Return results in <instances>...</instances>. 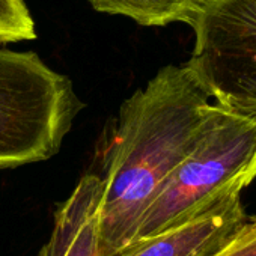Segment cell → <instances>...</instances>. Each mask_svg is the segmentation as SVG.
<instances>
[{"label": "cell", "mask_w": 256, "mask_h": 256, "mask_svg": "<svg viewBox=\"0 0 256 256\" xmlns=\"http://www.w3.org/2000/svg\"><path fill=\"white\" fill-rule=\"evenodd\" d=\"M212 256H256V217L247 223Z\"/></svg>", "instance_id": "obj_9"}, {"label": "cell", "mask_w": 256, "mask_h": 256, "mask_svg": "<svg viewBox=\"0 0 256 256\" xmlns=\"http://www.w3.org/2000/svg\"><path fill=\"white\" fill-rule=\"evenodd\" d=\"M254 178L256 125L214 104L204 134L146 210L134 240L192 220Z\"/></svg>", "instance_id": "obj_2"}, {"label": "cell", "mask_w": 256, "mask_h": 256, "mask_svg": "<svg viewBox=\"0 0 256 256\" xmlns=\"http://www.w3.org/2000/svg\"><path fill=\"white\" fill-rule=\"evenodd\" d=\"M104 14L124 16L140 26H168L186 23L194 16L200 0H88Z\"/></svg>", "instance_id": "obj_7"}, {"label": "cell", "mask_w": 256, "mask_h": 256, "mask_svg": "<svg viewBox=\"0 0 256 256\" xmlns=\"http://www.w3.org/2000/svg\"><path fill=\"white\" fill-rule=\"evenodd\" d=\"M186 65L216 106L256 125V0H200Z\"/></svg>", "instance_id": "obj_4"}, {"label": "cell", "mask_w": 256, "mask_h": 256, "mask_svg": "<svg viewBox=\"0 0 256 256\" xmlns=\"http://www.w3.org/2000/svg\"><path fill=\"white\" fill-rule=\"evenodd\" d=\"M102 204L104 182L90 170L58 205L52 235L35 256H100Z\"/></svg>", "instance_id": "obj_6"}, {"label": "cell", "mask_w": 256, "mask_h": 256, "mask_svg": "<svg viewBox=\"0 0 256 256\" xmlns=\"http://www.w3.org/2000/svg\"><path fill=\"white\" fill-rule=\"evenodd\" d=\"M83 107L35 52L0 50V170L53 158Z\"/></svg>", "instance_id": "obj_3"}, {"label": "cell", "mask_w": 256, "mask_h": 256, "mask_svg": "<svg viewBox=\"0 0 256 256\" xmlns=\"http://www.w3.org/2000/svg\"><path fill=\"white\" fill-rule=\"evenodd\" d=\"M247 220L240 194H234L188 222L133 240L112 256H212Z\"/></svg>", "instance_id": "obj_5"}, {"label": "cell", "mask_w": 256, "mask_h": 256, "mask_svg": "<svg viewBox=\"0 0 256 256\" xmlns=\"http://www.w3.org/2000/svg\"><path fill=\"white\" fill-rule=\"evenodd\" d=\"M35 38V23L24 0H0V44Z\"/></svg>", "instance_id": "obj_8"}, {"label": "cell", "mask_w": 256, "mask_h": 256, "mask_svg": "<svg viewBox=\"0 0 256 256\" xmlns=\"http://www.w3.org/2000/svg\"><path fill=\"white\" fill-rule=\"evenodd\" d=\"M212 107L186 64L168 65L106 122L92 170L104 182L100 256L136 238L146 210L204 134Z\"/></svg>", "instance_id": "obj_1"}]
</instances>
